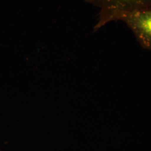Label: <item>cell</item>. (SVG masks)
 Returning a JSON list of instances; mask_svg holds the SVG:
<instances>
[{
	"label": "cell",
	"mask_w": 151,
	"mask_h": 151,
	"mask_svg": "<svg viewBox=\"0 0 151 151\" xmlns=\"http://www.w3.org/2000/svg\"><path fill=\"white\" fill-rule=\"evenodd\" d=\"M99 9L97 23L94 30L97 31L109 23L118 22L124 14L132 11L151 8V0H86Z\"/></svg>",
	"instance_id": "1"
},
{
	"label": "cell",
	"mask_w": 151,
	"mask_h": 151,
	"mask_svg": "<svg viewBox=\"0 0 151 151\" xmlns=\"http://www.w3.org/2000/svg\"><path fill=\"white\" fill-rule=\"evenodd\" d=\"M119 21L130 29L142 47L151 51V8L127 13Z\"/></svg>",
	"instance_id": "2"
}]
</instances>
